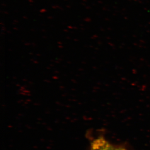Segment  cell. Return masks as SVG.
Listing matches in <instances>:
<instances>
[{
  "instance_id": "obj_1",
  "label": "cell",
  "mask_w": 150,
  "mask_h": 150,
  "mask_svg": "<svg viewBox=\"0 0 150 150\" xmlns=\"http://www.w3.org/2000/svg\"><path fill=\"white\" fill-rule=\"evenodd\" d=\"M91 150H122L110 144L103 138L94 140L91 144Z\"/></svg>"
}]
</instances>
